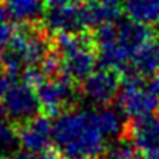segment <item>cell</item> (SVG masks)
<instances>
[{"label": "cell", "instance_id": "1", "mask_svg": "<svg viewBox=\"0 0 159 159\" xmlns=\"http://www.w3.org/2000/svg\"><path fill=\"white\" fill-rule=\"evenodd\" d=\"M152 37L148 25L133 19H116L97 27L96 49L103 68L125 74L131 57Z\"/></svg>", "mask_w": 159, "mask_h": 159}, {"label": "cell", "instance_id": "2", "mask_svg": "<svg viewBox=\"0 0 159 159\" xmlns=\"http://www.w3.org/2000/svg\"><path fill=\"white\" fill-rule=\"evenodd\" d=\"M52 139L62 155L71 159L99 155L105 148V136L94 115L89 111H72L57 116Z\"/></svg>", "mask_w": 159, "mask_h": 159}, {"label": "cell", "instance_id": "3", "mask_svg": "<svg viewBox=\"0 0 159 159\" xmlns=\"http://www.w3.org/2000/svg\"><path fill=\"white\" fill-rule=\"evenodd\" d=\"M49 55L46 37L35 28H21L12 34L6 49L0 53L2 69L18 74L24 65L33 66Z\"/></svg>", "mask_w": 159, "mask_h": 159}, {"label": "cell", "instance_id": "4", "mask_svg": "<svg viewBox=\"0 0 159 159\" xmlns=\"http://www.w3.org/2000/svg\"><path fill=\"white\" fill-rule=\"evenodd\" d=\"M57 56L61 68L71 78L84 80L96 65L94 44L85 34H57Z\"/></svg>", "mask_w": 159, "mask_h": 159}, {"label": "cell", "instance_id": "5", "mask_svg": "<svg viewBox=\"0 0 159 159\" xmlns=\"http://www.w3.org/2000/svg\"><path fill=\"white\" fill-rule=\"evenodd\" d=\"M118 103L121 111L127 116L142 118L155 114L159 109V94L150 87L143 85L142 77L127 75L124 80L122 90L118 94Z\"/></svg>", "mask_w": 159, "mask_h": 159}, {"label": "cell", "instance_id": "6", "mask_svg": "<svg viewBox=\"0 0 159 159\" xmlns=\"http://www.w3.org/2000/svg\"><path fill=\"white\" fill-rule=\"evenodd\" d=\"M40 108L49 115H57L75 99V90L69 75H52L37 87Z\"/></svg>", "mask_w": 159, "mask_h": 159}, {"label": "cell", "instance_id": "7", "mask_svg": "<svg viewBox=\"0 0 159 159\" xmlns=\"http://www.w3.org/2000/svg\"><path fill=\"white\" fill-rule=\"evenodd\" d=\"M46 27L57 34H77L83 30L90 28L89 16L84 3H66L50 7L44 16Z\"/></svg>", "mask_w": 159, "mask_h": 159}, {"label": "cell", "instance_id": "8", "mask_svg": "<svg viewBox=\"0 0 159 159\" xmlns=\"http://www.w3.org/2000/svg\"><path fill=\"white\" fill-rule=\"evenodd\" d=\"M6 114L18 121H28L39 112L37 93L27 83H15L3 97Z\"/></svg>", "mask_w": 159, "mask_h": 159}, {"label": "cell", "instance_id": "9", "mask_svg": "<svg viewBox=\"0 0 159 159\" xmlns=\"http://www.w3.org/2000/svg\"><path fill=\"white\" fill-rule=\"evenodd\" d=\"M84 80L83 93L93 103L106 105L118 93L119 78L115 69L102 68L96 72H91Z\"/></svg>", "mask_w": 159, "mask_h": 159}, {"label": "cell", "instance_id": "10", "mask_svg": "<svg viewBox=\"0 0 159 159\" xmlns=\"http://www.w3.org/2000/svg\"><path fill=\"white\" fill-rule=\"evenodd\" d=\"M52 131H53V125L49 121V118L35 115L34 118L25 121L24 127L19 128L18 140L24 150H27L30 153L43 152L49 146L50 140H53Z\"/></svg>", "mask_w": 159, "mask_h": 159}, {"label": "cell", "instance_id": "11", "mask_svg": "<svg viewBox=\"0 0 159 159\" xmlns=\"http://www.w3.org/2000/svg\"><path fill=\"white\" fill-rule=\"evenodd\" d=\"M127 133L137 150L150 153L159 148V116L152 114L136 118L128 125Z\"/></svg>", "mask_w": 159, "mask_h": 159}, {"label": "cell", "instance_id": "12", "mask_svg": "<svg viewBox=\"0 0 159 159\" xmlns=\"http://www.w3.org/2000/svg\"><path fill=\"white\" fill-rule=\"evenodd\" d=\"M159 71V43L149 40L143 44L131 57L128 68L125 71L127 75H137V77H150Z\"/></svg>", "mask_w": 159, "mask_h": 159}, {"label": "cell", "instance_id": "13", "mask_svg": "<svg viewBox=\"0 0 159 159\" xmlns=\"http://www.w3.org/2000/svg\"><path fill=\"white\" fill-rule=\"evenodd\" d=\"M7 16L21 24H33L44 15V0H0Z\"/></svg>", "mask_w": 159, "mask_h": 159}, {"label": "cell", "instance_id": "14", "mask_svg": "<svg viewBox=\"0 0 159 159\" xmlns=\"http://www.w3.org/2000/svg\"><path fill=\"white\" fill-rule=\"evenodd\" d=\"M127 16L148 27L159 25V0H122Z\"/></svg>", "mask_w": 159, "mask_h": 159}, {"label": "cell", "instance_id": "15", "mask_svg": "<svg viewBox=\"0 0 159 159\" xmlns=\"http://www.w3.org/2000/svg\"><path fill=\"white\" fill-rule=\"evenodd\" d=\"M93 115H94V121H96L99 130L102 131L105 137H118L124 130L122 118L114 109L103 108L94 111Z\"/></svg>", "mask_w": 159, "mask_h": 159}, {"label": "cell", "instance_id": "16", "mask_svg": "<svg viewBox=\"0 0 159 159\" xmlns=\"http://www.w3.org/2000/svg\"><path fill=\"white\" fill-rule=\"evenodd\" d=\"M105 159H139V153L137 148L131 142L119 140L106 149Z\"/></svg>", "mask_w": 159, "mask_h": 159}, {"label": "cell", "instance_id": "17", "mask_svg": "<svg viewBox=\"0 0 159 159\" xmlns=\"http://www.w3.org/2000/svg\"><path fill=\"white\" fill-rule=\"evenodd\" d=\"M18 142L16 130L7 122L0 121V150L12 149Z\"/></svg>", "mask_w": 159, "mask_h": 159}, {"label": "cell", "instance_id": "18", "mask_svg": "<svg viewBox=\"0 0 159 159\" xmlns=\"http://www.w3.org/2000/svg\"><path fill=\"white\" fill-rule=\"evenodd\" d=\"M16 75L13 72H9L6 69H2L0 71V99H3L5 94L9 91L12 85L16 83Z\"/></svg>", "mask_w": 159, "mask_h": 159}, {"label": "cell", "instance_id": "19", "mask_svg": "<svg viewBox=\"0 0 159 159\" xmlns=\"http://www.w3.org/2000/svg\"><path fill=\"white\" fill-rule=\"evenodd\" d=\"M99 2L102 6L108 7L111 11H116V12H121V5H122V0H96Z\"/></svg>", "mask_w": 159, "mask_h": 159}, {"label": "cell", "instance_id": "20", "mask_svg": "<svg viewBox=\"0 0 159 159\" xmlns=\"http://www.w3.org/2000/svg\"><path fill=\"white\" fill-rule=\"evenodd\" d=\"M34 159H62L61 153L57 152V150H43V152H40L39 156H35Z\"/></svg>", "mask_w": 159, "mask_h": 159}, {"label": "cell", "instance_id": "21", "mask_svg": "<svg viewBox=\"0 0 159 159\" xmlns=\"http://www.w3.org/2000/svg\"><path fill=\"white\" fill-rule=\"evenodd\" d=\"M74 0H44V3L49 7H55V6H62V5H66V3H71Z\"/></svg>", "mask_w": 159, "mask_h": 159}, {"label": "cell", "instance_id": "22", "mask_svg": "<svg viewBox=\"0 0 159 159\" xmlns=\"http://www.w3.org/2000/svg\"><path fill=\"white\" fill-rule=\"evenodd\" d=\"M150 89H152L156 94H159V75H158V77H155L153 81L150 83Z\"/></svg>", "mask_w": 159, "mask_h": 159}, {"label": "cell", "instance_id": "23", "mask_svg": "<svg viewBox=\"0 0 159 159\" xmlns=\"http://www.w3.org/2000/svg\"><path fill=\"white\" fill-rule=\"evenodd\" d=\"M7 13H6L5 7H3V5H2V2H0V22H5V21H7Z\"/></svg>", "mask_w": 159, "mask_h": 159}, {"label": "cell", "instance_id": "24", "mask_svg": "<svg viewBox=\"0 0 159 159\" xmlns=\"http://www.w3.org/2000/svg\"><path fill=\"white\" fill-rule=\"evenodd\" d=\"M148 158H149V159H159V148L155 149L153 152L148 153Z\"/></svg>", "mask_w": 159, "mask_h": 159}, {"label": "cell", "instance_id": "25", "mask_svg": "<svg viewBox=\"0 0 159 159\" xmlns=\"http://www.w3.org/2000/svg\"><path fill=\"white\" fill-rule=\"evenodd\" d=\"M6 114V111H5V106L0 103V121H2V118H3V115Z\"/></svg>", "mask_w": 159, "mask_h": 159}, {"label": "cell", "instance_id": "26", "mask_svg": "<svg viewBox=\"0 0 159 159\" xmlns=\"http://www.w3.org/2000/svg\"><path fill=\"white\" fill-rule=\"evenodd\" d=\"M75 159H94L93 156H83V158H75Z\"/></svg>", "mask_w": 159, "mask_h": 159}]
</instances>
